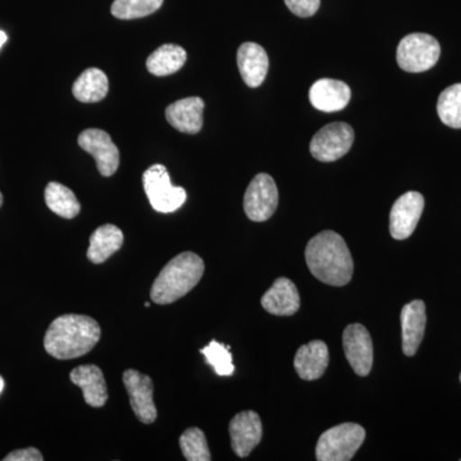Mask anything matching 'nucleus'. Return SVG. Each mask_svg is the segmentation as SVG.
I'll list each match as a JSON object with an SVG mask.
<instances>
[{
    "mask_svg": "<svg viewBox=\"0 0 461 461\" xmlns=\"http://www.w3.org/2000/svg\"><path fill=\"white\" fill-rule=\"evenodd\" d=\"M351 99V90L344 81L321 78L312 85L309 100L315 109L326 113L342 111Z\"/></svg>",
    "mask_w": 461,
    "mask_h": 461,
    "instance_id": "4468645a",
    "label": "nucleus"
},
{
    "mask_svg": "<svg viewBox=\"0 0 461 461\" xmlns=\"http://www.w3.org/2000/svg\"><path fill=\"white\" fill-rule=\"evenodd\" d=\"M262 306L267 313L277 317H288L297 313L300 309L299 291L288 278H277L273 286L264 294Z\"/></svg>",
    "mask_w": 461,
    "mask_h": 461,
    "instance_id": "6ab92c4d",
    "label": "nucleus"
},
{
    "mask_svg": "<svg viewBox=\"0 0 461 461\" xmlns=\"http://www.w3.org/2000/svg\"><path fill=\"white\" fill-rule=\"evenodd\" d=\"M426 304L414 300L402 311V351L406 357H414L423 341L426 332Z\"/></svg>",
    "mask_w": 461,
    "mask_h": 461,
    "instance_id": "2eb2a0df",
    "label": "nucleus"
},
{
    "mask_svg": "<svg viewBox=\"0 0 461 461\" xmlns=\"http://www.w3.org/2000/svg\"><path fill=\"white\" fill-rule=\"evenodd\" d=\"M3 390H5V379L0 377V393H2Z\"/></svg>",
    "mask_w": 461,
    "mask_h": 461,
    "instance_id": "2f4dec72",
    "label": "nucleus"
},
{
    "mask_svg": "<svg viewBox=\"0 0 461 461\" xmlns=\"http://www.w3.org/2000/svg\"><path fill=\"white\" fill-rule=\"evenodd\" d=\"M238 66L244 83L259 87L268 74V54L257 42H244L238 50Z\"/></svg>",
    "mask_w": 461,
    "mask_h": 461,
    "instance_id": "f3484780",
    "label": "nucleus"
},
{
    "mask_svg": "<svg viewBox=\"0 0 461 461\" xmlns=\"http://www.w3.org/2000/svg\"><path fill=\"white\" fill-rule=\"evenodd\" d=\"M163 0H114L112 14L120 20L147 17L162 7Z\"/></svg>",
    "mask_w": 461,
    "mask_h": 461,
    "instance_id": "a878e982",
    "label": "nucleus"
},
{
    "mask_svg": "<svg viewBox=\"0 0 461 461\" xmlns=\"http://www.w3.org/2000/svg\"><path fill=\"white\" fill-rule=\"evenodd\" d=\"M439 120L451 127L461 129V84H455L442 91L437 102Z\"/></svg>",
    "mask_w": 461,
    "mask_h": 461,
    "instance_id": "393cba45",
    "label": "nucleus"
},
{
    "mask_svg": "<svg viewBox=\"0 0 461 461\" xmlns=\"http://www.w3.org/2000/svg\"><path fill=\"white\" fill-rule=\"evenodd\" d=\"M306 266L317 280L341 287L353 278L354 260L345 240L335 230H323L308 242Z\"/></svg>",
    "mask_w": 461,
    "mask_h": 461,
    "instance_id": "f257e3e1",
    "label": "nucleus"
},
{
    "mask_svg": "<svg viewBox=\"0 0 461 461\" xmlns=\"http://www.w3.org/2000/svg\"><path fill=\"white\" fill-rule=\"evenodd\" d=\"M107 75L99 68H89L80 75L72 86L75 98L81 103H98L107 96Z\"/></svg>",
    "mask_w": 461,
    "mask_h": 461,
    "instance_id": "4be33fe9",
    "label": "nucleus"
},
{
    "mask_svg": "<svg viewBox=\"0 0 461 461\" xmlns=\"http://www.w3.org/2000/svg\"><path fill=\"white\" fill-rule=\"evenodd\" d=\"M122 378L130 403L138 420L144 424L154 423L158 411L153 399L154 384L151 378L135 369H127Z\"/></svg>",
    "mask_w": 461,
    "mask_h": 461,
    "instance_id": "1a4fd4ad",
    "label": "nucleus"
},
{
    "mask_svg": "<svg viewBox=\"0 0 461 461\" xmlns=\"http://www.w3.org/2000/svg\"><path fill=\"white\" fill-rule=\"evenodd\" d=\"M287 8L297 17H312L321 7V0H285Z\"/></svg>",
    "mask_w": 461,
    "mask_h": 461,
    "instance_id": "c85d7f7f",
    "label": "nucleus"
},
{
    "mask_svg": "<svg viewBox=\"0 0 461 461\" xmlns=\"http://www.w3.org/2000/svg\"><path fill=\"white\" fill-rule=\"evenodd\" d=\"M123 232L114 224H104L90 236L87 258L91 263L102 264L117 253L123 245Z\"/></svg>",
    "mask_w": 461,
    "mask_h": 461,
    "instance_id": "412c9836",
    "label": "nucleus"
},
{
    "mask_svg": "<svg viewBox=\"0 0 461 461\" xmlns=\"http://www.w3.org/2000/svg\"><path fill=\"white\" fill-rule=\"evenodd\" d=\"M354 138V130L350 124L345 122L327 124L312 139V156L320 162H335L348 153L353 147Z\"/></svg>",
    "mask_w": 461,
    "mask_h": 461,
    "instance_id": "0eeeda50",
    "label": "nucleus"
},
{
    "mask_svg": "<svg viewBox=\"0 0 461 461\" xmlns=\"http://www.w3.org/2000/svg\"><path fill=\"white\" fill-rule=\"evenodd\" d=\"M5 461H42L44 457L41 451L35 447H27L23 448V450L14 451L7 455V456L3 459Z\"/></svg>",
    "mask_w": 461,
    "mask_h": 461,
    "instance_id": "c756f323",
    "label": "nucleus"
},
{
    "mask_svg": "<svg viewBox=\"0 0 461 461\" xmlns=\"http://www.w3.org/2000/svg\"><path fill=\"white\" fill-rule=\"evenodd\" d=\"M230 446L239 457H247L262 441L263 426L256 411L239 412L230 421Z\"/></svg>",
    "mask_w": 461,
    "mask_h": 461,
    "instance_id": "ddd939ff",
    "label": "nucleus"
},
{
    "mask_svg": "<svg viewBox=\"0 0 461 461\" xmlns=\"http://www.w3.org/2000/svg\"><path fill=\"white\" fill-rule=\"evenodd\" d=\"M230 348V346H224L213 339L211 344L200 351L204 355L206 362L213 366L218 375H230L235 372V366H233Z\"/></svg>",
    "mask_w": 461,
    "mask_h": 461,
    "instance_id": "cd10ccee",
    "label": "nucleus"
},
{
    "mask_svg": "<svg viewBox=\"0 0 461 461\" xmlns=\"http://www.w3.org/2000/svg\"><path fill=\"white\" fill-rule=\"evenodd\" d=\"M72 384L80 387L84 393V400L93 408H103L108 400V387L104 375L99 366L94 364L77 366L69 375Z\"/></svg>",
    "mask_w": 461,
    "mask_h": 461,
    "instance_id": "a211bd4d",
    "label": "nucleus"
},
{
    "mask_svg": "<svg viewBox=\"0 0 461 461\" xmlns=\"http://www.w3.org/2000/svg\"><path fill=\"white\" fill-rule=\"evenodd\" d=\"M441 56V47L432 35L411 33L397 47V63L403 71L420 74L435 67Z\"/></svg>",
    "mask_w": 461,
    "mask_h": 461,
    "instance_id": "39448f33",
    "label": "nucleus"
},
{
    "mask_svg": "<svg viewBox=\"0 0 461 461\" xmlns=\"http://www.w3.org/2000/svg\"><path fill=\"white\" fill-rule=\"evenodd\" d=\"M424 198L417 191H409L396 200L390 213V232L395 240L411 238L423 214Z\"/></svg>",
    "mask_w": 461,
    "mask_h": 461,
    "instance_id": "f8f14e48",
    "label": "nucleus"
},
{
    "mask_svg": "<svg viewBox=\"0 0 461 461\" xmlns=\"http://www.w3.org/2000/svg\"><path fill=\"white\" fill-rule=\"evenodd\" d=\"M3 204V195L2 193H0V206Z\"/></svg>",
    "mask_w": 461,
    "mask_h": 461,
    "instance_id": "473e14b6",
    "label": "nucleus"
},
{
    "mask_svg": "<svg viewBox=\"0 0 461 461\" xmlns=\"http://www.w3.org/2000/svg\"><path fill=\"white\" fill-rule=\"evenodd\" d=\"M460 382H461V373H460Z\"/></svg>",
    "mask_w": 461,
    "mask_h": 461,
    "instance_id": "72a5a7b5",
    "label": "nucleus"
},
{
    "mask_svg": "<svg viewBox=\"0 0 461 461\" xmlns=\"http://www.w3.org/2000/svg\"><path fill=\"white\" fill-rule=\"evenodd\" d=\"M145 194L154 211L159 213H172L186 202V191L182 187L173 186L169 173L165 166L149 167L142 175Z\"/></svg>",
    "mask_w": 461,
    "mask_h": 461,
    "instance_id": "423d86ee",
    "label": "nucleus"
},
{
    "mask_svg": "<svg viewBox=\"0 0 461 461\" xmlns=\"http://www.w3.org/2000/svg\"><path fill=\"white\" fill-rule=\"evenodd\" d=\"M204 107V100L199 96L178 100L167 107V121L178 131L195 135L203 129Z\"/></svg>",
    "mask_w": 461,
    "mask_h": 461,
    "instance_id": "dca6fc26",
    "label": "nucleus"
},
{
    "mask_svg": "<svg viewBox=\"0 0 461 461\" xmlns=\"http://www.w3.org/2000/svg\"><path fill=\"white\" fill-rule=\"evenodd\" d=\"M278 206V189L267 173H259L249 185L244 196V211L249 220L264 222L275 214Z\"/></svg>",
    "mask_w": 461,
    "mask_h": 461,
    "instance_id": "6e6552de",
    "label": "nucleus"
},
{
    "mask_svg": "<svg viewBox=\"0 0 461 461\" xmlns=\"http://www.w3.org/2000/svg\"><path fill=\"white\" fill-rule=\"evenodd\" d=\"M329 348L320 339L303 345L296 351L295 360H294L297 375L304 381L320 379L329 368Z\"/></svg>",
    "mask_w": 461,
    "mask_h": 461,
    "instance_id": "aec40b11",
    "label": "nucleus"
},
{
    "mask_svg": "<svg viewBox=\"0 0 461 461\" xmlns=\"http://www.w3.org/2000/svg\"><path fill=\"white\" fill-rule=\"evenodd\" d=\"M205 266L198 254L185 251L167 263L151 286V300L158 305L172 304L186 296L204 275Z\"/></svg>",
    "mask_w": 461,
    "mask_h": 461,
    "instance_id": "7ed1b4c3",
    "label": "nucleus"
},
{
    "mask_svg": "<svg viewBox=\"0 0 461 461\" xmlns=\"http://www.w3.org/2000/svg\"><path fill=\"white\" fill-rule=\"evenodd\" d=\"M186 59V50L180 45L166 44L149 56L147 68L154 76L173 75L180 71Z\"/></svg>",
    "mask_w": 461,
    "mask_h": 461,
    "instance_id": "5701e85b",
    "label": "nucleus"
},
{
    "mask_svg": "<svg viewBox=\"0 0 461 461\" xmlns=\"http://www.w3.org/2000/svg\"><path fill=\"white\" fill-rule=\"evenodd\" d=\"M102 338L98 321L87 315L65 314L45 333L44 348L58 360L76 359L90 353Z\"/></svg>",
    "mask_w": 461,
    "mask_h": 461,
    "instance_id": "f03ea898",
    "label": "nucleus"
},
{
    "mask_svg": "<svg viewBox=\"0 0 461 461\" xmlns=\"http://www.w3.org/2000/svg\"><path fill=\"white\" fill-rule=\"evenodd\" d=\"M180 447L185 459L187 461H209L212 460L208 442L204 432L193 427L185 430L180 437Z\"/></svg>",
    "mask_w": 461,
    "mask_h": 461,
    "instance_id": "bb28decb",
    "label": "nucleus"
},
{
    "mask_svg": "<svg viewBox=\"0 0 461 461\" xmlns=\"http://www.w3.org/2000/svg\"><path fill=\"white\" fill-rule=\"evenodd\" d=\"M342 345L354 372L360 377L368 375L373 366V342L368 330L363 324H350L342 335Z\"/></svg>",
    "mask_w": 461,
    "mask_h": 461,
    "instance_id": "9b49d317",
    "label": "nucleus"
},
{
    "mask_svg": "<svg viewBox=\"0 0 461 461\" xmlns=\"http://www.w3.org/2000/svg\"><path fill=\"white\" fill-rule=\"evenodd\" d=\"M45 203L53 213L72 220L80 213L81 205L74 191L59 182H50L45 189Z\"/></svg>",
    "mask_w": 461,
    "mask_h": 461,
    "instance_id": "b1692460",
    "label": "nucleus"
},
{
    "mask_svg": "<svg viewBox=\"0 0 461 461\" xmlns=\"http://www.w3.org/2000/svg\"><path fill=\"white\" fill-rule=\"evenodd\" d=\"M8 41L7 33L5 32H0V50H2L3 45L5 44V41Z\"/></svg>",
    "mask_w": 461,
    "mask_h": 461,
    "instance_id": "7c9ffc66",
    "label": "nucleus"
},
{
    "mask_svg": "<svg viewBox=\"0 0 461 461\" xmlns=\"http://www.w3.org/2000/svg\"><path fill=\"white\" fill-rule=\"evenodd\" d=\"M78 145L95 159L100 175L111 177L120 167V150L107 132L99 129L85 130L78 136Z\"/></svg>",
    "mask_w": 461,
    "mask_h": 461,
    "instance_id": "9d476101",
    "label": "nucleus"
},
{
    "mask_svg": "<svg viewBox=\"0 0 461 461\" xmlns=\"http://www.w3.org/2000/svg\"><path fill=\"white\" fill-rule=\"evenodd\" d=\"M366 439V429L357 423L332 427L318 439L315 456L318 461H348Z\"/></svg>",
    "mask_w": 461,
    "mask_h": 461,
    "instance_id": "20e7f679",
    "label": "nucleus"
}]
</instances>
